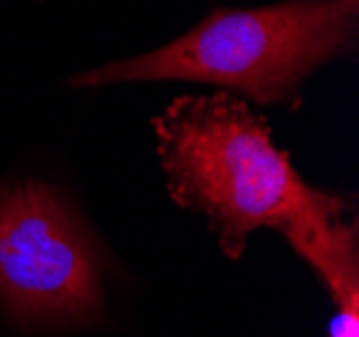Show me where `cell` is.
Segmentation results:
<instances>
[{
	"label": "cell",
	"mask_w": 359,
	"mask_h": 337,
	"mask_svg": "<svg viewBox=\"0 0 359 337\" xmlns=\"http://www.w3.org/2000/svg\"><path fill=\"white\" fill-rule=\"evenodd\" d=\"M359 0H285L260 8L215 11L177 41L142 57L91 67L73 88L140 81H194L247 94L257 104L285 102L327 59L354 51Z\"/></svg>",
	"instance_id": "cell-2"
},
{
	"label": "cell",
	"mask_w": 359,
	"mask_h": 337,
	"mask_svg": "<svg viewBox=\"0 0 359 337\" xmlns=\"http://www.w3.org/2000/svg\"><path fill=\"white\" fill-rule=\"evenodd\" d=\"M330 289L338 316L359 319V238L357 220L327 214L298 222L282 233Z\"/></svg>",
	"instance_id": "cell-4"
},
{
	"label": "cell",
	"mask_w": 359,
	"mask_h": 337,
	"mask_svg": "<svg viewBox=\"0 0 359 337\" xmlns=\"http://www.w3.org/2000/svg\"><path fill=\"white\" fill-rule=\"evenodd\" d=\"M169 195L204 214L220 249L239 260L257 228H287L348 209L316 191L271 142L260 116L233 97H180L153 121Z\"/></svg>",
	"instance_id": "cell-1"
},
{
	"label": "cell",
	"mask_w": 359,
	"mask_h": 337,
	"mask_svg": "<svg viewBox=\"0 0 359 337\" xmlns=\"http://www.w3.org/2000/svg\"><path fill=\"white\" fill-rule=\"evenodd\" d=\"M105 257L83 217L38 179L0 185V310L19 329L91 324L105 305Z\"/></svg>",
	"instance_id": "cell-3"
}]
</instances>
